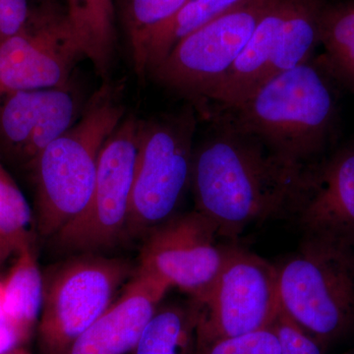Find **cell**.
Masks as SVG:
<instances>
[{"mask_svg":"<svg viewBox=\"0 0 354 354\" xmlns=\"http://www.w3.org/2000/svg\"><path fill=\"white\" fill-rule=\"evenodd\" d=\"M310 171L216 118L215 129L193 153L195 209L213 223L218 236L236 239L249 225L297 212Z\"/></svg>","mask_w":354,"mask_h":354,"instance_id":"6da1fadb","label":"cell"},{"mask_svg":"<svg viewBox=\"0 0 354 354\" xmlns=\"http://www.w3.org/2000/svg\"><path fill=\"white\" fill-rule=\"evenodd\" d=\"M335 111L327 72L309 60L268 81L216 118L252 135L286 162L309 167L329 143Z\"/></svg>","mask_w":354,"mask_h":354,"instance_id":"7a4b0ae2","label":"cell"},{"mask_svg":"<svg viewBox=\"0 0 354 354\" xmlns=\"http://www.w3.org/2000/svg\"><path fill=\"white\" fill-rule=\"evenodd\" d=\"M118 94V88L104 82L75 124L46 147L32 165L36 228L41 236H55L90 204L102 147L124 118Z\"/></svg>","mask_w":354,"mask_h":354,"instance_id":"3957f363","label":"cell"},{"mask_svg":"<svg viewBox=\"0 0 354 354\" xmlns=\"http://www.w3.org/2000/svg\"><path fill=\"white\" fill-rule=\"evenodd\" d=\"M277 268L281 307L323 348L353 329V249L306 237Z\"/></svg>","mask_w":354,"mask_h":354,"instance_id":"277c9868","label":"cell"},{"mask_svg":"<svg viewBox=\"0 0 354 354\" xmlns=\"http://www.w3.org/2000/svg\"><path fill=\"white\" fill-rule=\"evenodd\" d=\"M196 124L191 106L172 115L142 120L125 237H145L178 214L190 188Z\"/></svg>","mask_w":354,"mask_h":354,"instance_id":"5b68a950","label":"cell"},{"mask_svg":"<svg viewBox=\"0 0 354 354\" xmlns=\"http://www.w3.org/2000/svg\"><path fill=\"white\" fill-rule=\"evenodd\" d=\"M329 0H281L260 21L236 62L209 94L218 113L234 108L274 77L305 64L320 44Z\"/></svg>","mask_w":354,"mask_h":354,"instance_id":"8992f818","label":"cell"},{"mask_svg":"<svg viewBox=\"0 0 354 354\" xmlns=\"http://www.w3.org/2000/svg\"><path fill=\"white\" fill-rule=\"evenodd\" d=\"M136 266L124 258L80 253L44 277L38 322L43 354H64L111 306Z\"/></svg>","mask_w":354,"mask_h":354,"instance_id":"52a82bcc","label":"cell"},{"mask_svg":"<svg viewBox=\"0 0 354 354\" xmlns=\"http://www.w3.org/2000/svg\"><path fill=\"white\" fill-rule=\"evenodd\" d=\"M281 0H245L179 41L152 71L162 87L204 113L209 94L232 68L260 21Z\"/></svg>","mask_w":354,"mask_h":354,"instance_id":"ba28073f","label":"cell"},{"mask_svg":"<svg viewBox=\"0 0 354 354\" xmlns=\"http://www.w3.org/2000/svg\"><path fill=\"white\" fill-rule=\"evenodd\" d=\"M142 120L123 118L100 152L94 193L87 209L53 236L73 253H99L115 246L127 234Z\"/></svg>","mask_w":354,"mask_h":354,"instance_id":"9c48e42d","label":"cell"},{"mask_svg":"<svg viewBox=\"0 0 354 354\" xmlns=\"http://www.w3.org/2000/svg\"><path fill=\"white\" fill-rule=\"evenodd\" d=\"M197 302L199 342L266 329L281 308L278 268L256 254L228 247L220 274Z\"/></svg>","mask_w":354,"mask_h":354,"instance_id":"30bf717a","label":"cell"},{"mask_svg":"<svg viewBox=\"0 0 354 354\" xmlns=\"http://www.w3.org/2000/svg\"><path fill=\"white\" fill-rule=\"evenodd\" d=\"M85 48L66 12L44 6L31 11L18 34L0 43V95L68 86Z\"/></svg>","mask_w":354,"mask_h":354,"instance_id":"8fae6325","label":"cell"},{"mask_svg":"<svg viewBox=\"0 0 354 354\" xmlns=\"http://www.w3.org/2000/svg\"><path fill=\"white\" fill-rule=\"evenodd\" d=\"M215 227L194 209L176 214L144 237L138 267L201 301L220 274L227 247Z\"/></svg>","mask_w":354,"mask_h":354,"instance_id":"7c38bea8","label":"cell"},{"mask_svg":"<svg viewBox=\"0 0 354 354\" xmlns=\"http://www.w3.org/2000/svg\"><path fill=\"white\" fill-rule=\"evenodd\" d=\"M78 109L69 85L0 95V148L31 169L44 149L75 124Z\"/></svg>","mask_w":354,"mask_h":354,"instance_id":"4fadbf2b","label":"cell"},{"mask_svg":"<svg viewBox=\"0 0 354 354\" xmlns=\"http://www.w3.org/2000/svg\"><path fill=\"white\" fill-rule=\"evenodd\" d=\"M295 213L309 239L354 248V147L311 167L308 188Z\"/></svg>","mask_w":354,"mask_h":354,"instance_id":"5bb4252c","label":"cell"},{"mask_svg":"<svg viewBox=\"0 0 354 354\" xmlns=\"http://www.w3.org/2000/svg\"><path fill=\"white\" fill-rule=\"evenodd\" d=\"M171 288L162 279L136 266L120 295L64 354L133 353Z\"/></svg>","mask_w":354,"mask_h":354,"instance_id":"9a60e30c","label":"cell"},{"mask_svg":"<svg viewBox=\"0 0 354 354\" xmlns=\"http://www.w3.org/2000/svg\"><path fill=\"white\" fill-rule=\"evenodd\" d=\"M2 281V310L8 325L24 342L38 324L44 297V276L35 244L23 247Z\"/></svg>","mask_w":354,"mask_h":354,"instance_id":"2e32d148","label":"cell"},{"mask_svg":"<svg viewBox=\"0 0 354 354\" xmlns=\"http://www.w3.org/2000/svg\"><path fill=\"white\" fill-rule=\"evenodd\" d=\"M199 304H160L140 337L134 354H197Z\"/></svg>","mask_w":354,"mask_h":354,"instance_id":"e0dca14e","label":"cell"},{"mask_svg":"<svg viewBox=\"0 0 354 354\" xmlns=\"http://www.w3.org/2000/svg\"><path fill=\"white\" fill-rule=\"evenodd\" d=\"M67 15L99 75L108 76L115 48L113 0H66Z\"/></svg>","mask_w":354,"mask_h":354,"instance_id":"ac0fdd59","label":"cell"},{"mask_svg":"<svg viewBox=\"0 0 354 354\" xmlns=\"http://www.w3.org/2000/svg\"><path fill=\"white\" fill-rule=\"evenodd\" d=\"M188 0H122V22L135 72L147 75L146 57L153 39L169 26Z\"/></svg>","mask_w":354,"mask_h":354,"instance_id":"d6986e66","label":"cell"},{"mask_svg":"<svg viewBox=\"0 0 354 354\" xmlns=\"http://www.w3.org/2000/svg\"><path fill=\"white\" fill-rule=\"evenodd\" d=\"M245 0H188L169 26L153 39L146 57L147 74L152 71L179 41Z\"/></svg>","mask_w":354,"mask_h":354,"instance_id":"ffe728a7","label":"cell"},{"mask_svg":"<svg viewBox=\"0 0 354 354\" xmlns=\"http://www.w3.org/2000/svg\"><path fill=\"white\" fill-rule=\"evenodd\" d=\"M34 223L29 203L0 162V239L17 253L35 244Z\"/></svg>","mask_w":354,"mask_h":354,"instance_id":"44dd1931","label":"cell"},{"mask_svg":"<svg viewBox=\"0 0 354 354\" xmlns=\"http://www.w3.org/2000/svg\"><path fill=\"white\" fill-rule=\"evenodd\" d=\"M197 354H281L271 327L235 337L198 342Z\"/></svg>","mask_w":354,"mask_h":354,"instance_id":"7402d4cb","label":"cell"},{"mask_svg":"<svg viewBox=\"0 0 354 354\" xmlns=\"http://www.w3.org/2000/svg\"><path fill=\"white\" fill-rule=\"evenodd\" d=\"M281 354H324V348L283 310L279 308L271 326Z\"/></svg>","mask_w":354,"mask_h":354,"instance_id":"603a6c76","label":"cell"},{"mask_svg":"<svg viewBox=\"0 0 354 354\" xmlns=\"http://www.w3.org/2000/svg\"><path fill=\"white\" fill-rule=\"evenodd\" d=\"M30 14L28 0H0V43L18 34Z\"/></svg>","mask_w":354,"mask_h":354,"instance_id":"cb8c5ba5","label":"cell"},{"mask_svg":"<svg viewBox=\"0 0 354 354\" xmlns=\"http://www.w3.org/2000/svg\"><path fill=\"white\" fill-rule=\"evenodd\" d=\"M325 67L330 75L354 88V46L337 57L326 60Z\"/></svg>","mask_w":354,"mask_h":354,"instance_id":"d4e9b609","label":"cell"},{"mask_svg":"<svg viewBox=\"0 0 354 354\" xmlns=\"http://www.w3.org/2000/svg\"><path fill=\"white\" fill-rule=\"evenodd\" d=\"M19 335L8 325L0 324V354H4L11 349L17 348L21 344Z\"/></svg>","mask_w":354,"mask_h":354,"instance_id":"484cf974","label":"cell"},{"mask_svg":"<svg viewBox=\"0 0 354 354\" xmlns=\"http://www.w3.org/2000/svg\"><path fill=\"white\" fill-rule=\"evenodd\" d=\"M14 253L12 248L6 244V242L0 241V265L7 260V258Z\"/></svg>","mask_w":354,"mask_h":354,"instance_id":"4316f807","label":"cell"},{"mask_svg":"<svg viewBox=\"0 0 354 354\" xmlns=\"http://www.w3.org/2000/svg\"><path fill=\"white\" fill-rule=\"evenodd\" d=\"M4 354H29V353H28L27 351H25V349H23L22 348H19V346H17V348L11 349L10 351H8V353H6Z\"/></svg>","mask_w":354,"mask_h":354,"instance_id":"83f0119b","label":"cell"},{"mask_svg":"<svg viewBox=\"0 0 354 354\" xmlns=\"http://www.w3.org/2000/svg\"><path fill=\"white\" fill-rule=\"evenodd\" d=\"M0 241H2V239H0ZM4 242H6V241H4ZM6 244H7V243H6Z\"/></svg>","mask_w":354,"mask_h":354,"instance_id":"f1b7e54d","label":"cell"}]
</instances>
